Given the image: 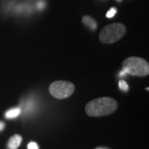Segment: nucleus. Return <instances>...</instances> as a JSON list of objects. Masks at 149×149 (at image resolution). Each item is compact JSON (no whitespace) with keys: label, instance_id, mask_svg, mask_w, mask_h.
I'll return each mask as SVG.
<instances>
[{"label":"nucleus","instance_id":"f257e3e1","mask_svg":"<svg viewBox=\"0 0 149 149\" xmlns=\"http://www.w3.org/2000/svg\"><path fill=\"white\" fill-rule=\"evenodd\" d=\"M117 101L109 97H102L90 101L85 106V112L91 117H101L111 114L117 109Z\"/></svg>","mask_w":149,"mask_h":149},{"label":"nucleus","instance_id":"20e7f679","mask_svg":"<svg viewBox=\"0 0 149 149\" xmlns=\"http://www.w3.org/2000/svg\"><path fill=\"white\" fill-rule=\"evenodd\" d=\"M74 91V85L70 81L65 80H56L52 82L49 86V92L52 95L62 100L68 98Z\"/></svg>","mask_w":149,"mask_h":149},{"label":"nucleus","instance_id":"6e6552de","mask_svg":"<svg viewBox=\"0 0 149 149\" xmlns=\"http://www.w3.org/2000/svg\"><path fill=\"white\" fill-rule=\"evenodd\" d=\"M118 87H119L120 90H122L124 92H127L128 91V85L127 84V82L124 81V80H119V82H118Z\"/></svg>","mask_w":149,"mask_h":149},{"label":"nucleus","instance_id":"f03ea898","mask_svg":"<svg viewBox=\"0 0 149 149\" xmlns=\"http://www.w3.org/2000/svg\"><path fill=\"white\" fill-rule=\"evenodd\" d=\"M123 70L126 74L135 76H146L149 73L148 62L143 58L132 56L123 62Z\"/></svg>","mask_w":149,"mask_h":149},{"label":"nucleus","instance_id":"423d86ee","mask_svg":"<svg viewBox=\"0 0 149 149\" xmlns=\"http://www.w3.org/2000/svg\"><path fill=\"white\" fill-rule=\"evenodd\" d=\"M82 22H83V23L85 24V26L89 27L90 28H91V29H93V30H95L96 28V27H97V23H96L95 20L93 19V18L90 16L83 17Z\"/></svg>","mask_w":149,"mask_h":149},{"label":"nucleus","instance_id":"7ed1b4c3","mask_svg":"<svg viewBox=\"0 0 149 149\" xmlns=\"http://www.w3.org/2000/svg\"><path fill=\"white\" fill-rule=\"evenodd\" d=\"M126 33V27L122 23L109 24L102 29L100 41L104 44H111L118 41Z\"/></svg>","mask_w":149,"mask_h":149},{"label":"nucleus","instance_id":"9b49d317","mask_svg":"<svg viewBox=\"0 0 149 149\" xmlns=\"http://www.w3.org/2000/svg\"><path fill=\"white\" fill-rule=\"evenodd\" d=\"M5 128V123L2 121H0V131H3Z\"/></svg>","mask_w":149,"mask_h":149},{"label":"nucleus","instance_id":"0eeeda50","mask_svg":"<svg viewBox=\"0 0 149 149\" xmlns=\"http://www.w3.org/2000/svg\"><path fill=\"white\" fill-rule=\"evenodd\" d=\"M21 109L20 108H13L5 113V117L7 118H15L21 113Z\"/></svg>","mask_w":149,"mask_h":149},{"label":"nucleus","instance_id":"f8f14e48","mask_svg":"<svg viewBox=\"0 0 149 149\" xmlns=\"http://www.w3.org/2000/svg\"><path fill=\"white\" fill-rule=\"evenodd\" d=\"M95 149H109V148H97Z\"/></svg>","mask_w":149,"mask_h":149},{"label":"nucleus","instance_id":"39448f33","mask_svg":"<svg viewBox=\"0 0 149 149\" xmlns=\"http://www.w3.org/2000/svg\"><path fill=\"white\" fill-rule=\"evenodd\" d=\"M22 141V136L18 134H15L9 139L8 143V149H17V148L21 145Z\"/></svg>","mask_w":149,"mask_h":149},{"label":"nucleus","instance_id":"9d476101","mask_svg":"<svg viewBox=\"0 0 149 149\" xmlns=\"http://www.w3.org/2000/svg\"><path fill=\"white\" fill-rule=\"evenodd\" d=\"M27 148L28 149H39L37 144L35 142H31L27 145Z\"/></svg>","mask_w":149,"mask_h":149},{"label":"nucleus","instance_id":"1a4fd4ad","mask_svg":"<svg viewBox=\"0 0 149 149\" xmlns=\"http://www.w3.org/2000/svg\"><path fill=\"white\" fill-rule=\"evenodd\" d=\"M117 13V8H111L110 10L109 11L108 13H106V17H113L115 15V13Z\"/></svg>","mask_w":149,"mask_h":149}]
</instances>
